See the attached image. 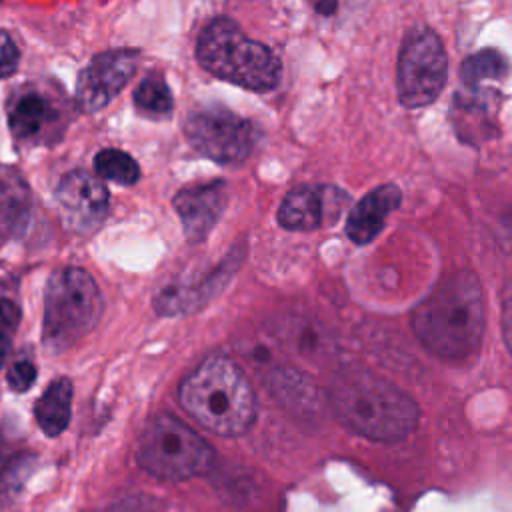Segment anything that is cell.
<instances>
[{
    "mask_svg": "<svg viewBox=\"0 0 512 512\" xmlns=\"http://www.w3.org/2000/svg\"><path fill=\"white\" fill-rule=\"evenodd\" d=\"M484 322L480 282L466 270L448 274L412 312L422 346L448 360L466 358L480 346Z\"/></svg>",
    "mask_w": 512,
    "mask_h": 512,
    "instance_id": "1",
    "label": "cell"
},
{
    "mask_svg": "<svg viewBox=\"0 0 512 512\" xmlns=\"http://www.w3.org/2000/svg\"><path fill=\"white\" fill-rule=\"evenodd\" d=\"M334 416L376 442H398L418 424L416 402L398 386L370 372H350L336 378L328 392Z\"/></svg>",
    "mask_w": 512,
    "mask_h": 512,
    "instance_id": "2",
    "label": "cell"
},
{
    "mask_svg": "<svg viewBox=\"0 0 512 512\" xmlns=\"http://www.w3.org/2000/svg\"><path fill=\"white\" fill-rule=\"evenodd\" d=\"M178 400L196 422L220 436L244 434L256 416L248 378L222 354L208 356L182 380Z\"/></svg>",
    "mask_w": 512,
    "mask_h": 512,
    "instance_id": "3",
    "label": "cell"
},
{
    "mask_svg": "<svg viewBox=\"0 0 512 512\" xmlns=\"http://www.w3.org/2000/svg\"><path fill=\"white\" fill-rule=\"evenodd\" d=\"M196 56L204 70L226 82L264 92L280 82V60L276 54L244 36L230 18L212 20L198 36Z\"/></svg>",
    "mask_w": 512,
    "mask_h": 512,
    "instance_id": "4",
    "label": "cell"
},
{
    "mask_svg": "<svg viewBox=\"0 0 512 512\" xmlns=\"http://www.w3.org/2000/svg\"><path fill=\"white\" fill-rule=\"evenodd\" d=\"M102 314V296L94 278L76 266L58 268L46 282L42 344L58 354L82 340Z\"/></svg>",
    "mask_w": 512,
    "mask_h": 512,
    "instance_id": "5",
    "label": "cell"
},
{
    "mask_svg": "<svg viewBox=\"0 0 512 512\" xmlns=\"http://www.w3.org/2000/svg\"><path fill=\"white\" fill-rule=\"evenodd\" d=\"M136 460L154 478L180 482L206 474L214 464V450L182 420L158 414L140 434Z\"/></svg>",
    "mask_w": 512,
    "mask_h": 512,
    "instance_id": "6",
    "label": "cell"
},
{
    "mask_svg": "<svg viewBox=\"0 0 512 512\" xmlns=\"http://www.w3.org/2000/svg\"><path fill=\"white\" fill-rule=\"evenodd\" d=\"M448 78V58L440 38L428 30H414L398 58V98L406 108L432 104Z\"/></svg>",
    "mask_w": 512,
    "mask_h": 512,
    "instance_id": "7",
    "label": "cell"
},
{
    "mask_svg": "<svg viewBox=\"0 0 512 512\" xmlns=\"http://www.w3.org/2000/svg\"><path fill=\"white\" fill-rule=\"evenodd\" d=\"M184 134L196 152L220 164L246 160L258 140L252 122L224 106H208L188 114Z\"/></svg>",
    "mask_w": 512,
    "mask_h": 512,
    "instance_id": "8",
    "label": "cell"
},
{
    "mask_svg": "<svg viewBox=\"0 0 512 512\" xmlns=\"http://www.w3.org/2000/svg\"><path fill=\"white\" fill-rule=\"evenodd\" d=\"M56 204L62 224L70 232L90 234L108 214V190L94 174L72 170L56 188Z\"/></svg>",
    "mask_w": 512,
    "mask_h": 512,
    "instance_id": "9",
    "label": "cell"
},
{
    "mask_svg": "<svg viewBox=\"0 0 512 512\" xmlns=\"http://www.w3.org/2000/svg\"><path fill=\"white\" fill-rule=\"evenodd\" d=\"M138 64V52L128 48L108 50L92 58L78 74L76 100L84 112L102 110L132 78Z\"/></svg>",
    "mask_w": 512,
    "mask_h": 512,
    "instance_id": "10",
    "label": "cell"
},
{
    "mask_svg": "<svg viewBox=\"0 0 512 512\" xmlns=\"http://www.w3.org/2000/svg\"><path fill=\"white\" fill-rule=\"evenodd\" d=\"M348 194L336 186H298L286 194L278 210V222L286 230H316L324 224H332L344 206Z\"/></svg>",
    "mask_w": 512,
    "mask_h": 512,
    "instance_id": "11",
    "label": "cell"
},
{
    "mask_svg": "<svg viewBox=\"0 0 512 512\" xmlns=\"http://www.w3.org/2000/svg\"><path fill=\"white\" fill-rule=\"evenodd\" d=\"M244 256V248H234L216 268L198 276L194 280L174 282L162 288L154 298V308L158 314L174 316V314H188L200 306H204L210 298H214L226 282L232 278L236 268L240 266Z\"/></svg>",
    "mask_w": 512,
    "mask_h": 512,
    "instance_id": "12",
    "label": "cell"
},
{
    "mask_svg": "<svg viewBox=\"0 0 512 512\" xmlns=\"http://www.w3.org/2000/svg\"><path fill=\"white\" fill-rule=\"evenodd\" d=\"M228 204V186L224 180L182 188L174 196V208L180 216L184 236L190 244L202 242L220 220Z\"/></svg>",
    "mask_w": 512,
    "mask_h": 512,
    "instance_id": "13",
    "label": "cell"
},
{
    "mask_svg": "<svg viewBox=\"0 0 512 512\" xmlns=\"http://www.w3.org/2000/svg\"><path fill=\"white\" fill-rule=\"evenodd\" d=\"M60 124L62 116L54 102L32 86L20 88L8 102V126L20 142H48Z\"/></svg>",
    "mask_w": 512,
    "mask_h": 512,
    "instance_id": "14",
    "label": "cell"
},
{
    "mask_svg": "<svg viewBox=\"0 0 512 512\" xmlns=\"http://www.w3.org/2000/svg\"><path fill=\"white\" fill-rule=\"evenodd\" d=\"M402 192L396 184H382L368 192L348 214L346 234L356 244H368L382 230L386 216L398 208Z\"/></svg>",
    "mask_w": 512,
    "mask_h": 512,
    "instance_id": "15",
    "label": "cell"
},
{
    "mask_svg": "<svg viewBox=\"0 0 512 512\" xmlns=\"http://www.w3.org/2000/svg\"><path fill=\"white\" fill-rule=\"evenodd\" d=\"M32 196L26 180L14 168L0 170V236L14 238L30 220Z\"/></svg>",
    "mask_w": 512,
    "mask_h": 512,
    "instance_id": "16",
    "label": "cell"
},
{
    "mask_svg": "<svg viewBox=\"0 0 512 512\" xmlns=\"http://www.w3.org/2000/svg\"><path fill=\"white\" fill-rule=\"evenodd\" d=\"M72 382L68 378L54 380L36 400L34 416L46 436L62 434L72 416Z\"/></svg>",
    "mask_w": 512,
    "mask_h": 512,
    "instance_id": "17",
    "label": "cell"
},
{
    "mask_svg": "<svg viewBox=\"0 0 512 512\" xmlns=\"http://www.w3.org/2000/svg\"><path fill=\"white\" fill-rule=\"evenodd\" d=\"M34 454L14 444L0 442V504L10 502L32 470Z\"/></svg>",
    "mask_w": 512,
    "mask_h": 512,
    "instance_id": "18",
    "label": "cell"
},
{
    "mask_svg": "<svg viewBox=\"0 0 512 512\" xmlns=\"http://www.w3.org/2000/svg\"><path fill=\"white\" fill-rule=\"evenodd\" d=\"M508 70V60L498 50L488 48L468 56L460 66V76L468 88L476 90L482 80H502Z\"/></svg>",
    "mask_w": 512,
    "mask_h": 512,
    "instance_id": "19",
    "label": "cell"
},
{
    "mask_svg": "<svg viewBox=\"0 0 512 512\" xmlns=\"http://www.w3.org/2000/svg\"><path fill=\"white\" fill-rule=\"evenodd\" d=\"M134 104L148 116H164L172 110V92L162 74H148L134 90Z\"/></svg>",
    "mask_w": 512,
    "mask_h": 512,
    "instance_id": "20",
    "label": "cell"
},
{
    "mask_svg": "<svg viewBox=\"0 0 512 512\" xmlns=\"http://www.w3.org/2000/svg\"><path fill=\"white\" fill-rule=\"evenodd\" d=\"M94 168L102 178L118 182L122 186H130L140 178V168L136 160L116 148H106L98 152L94 158Z\"/></svg>",
    "mask_w": 512,
    "mask_h": 512,
    "instance_id": "21",
    "label": "cell"
},
{
    "mask_svg": "<svg viewBox=\"0 0 512 512\" xmlns=\"http://www.w3.org/2000/svg\"><path fill=\"white\" fill-rule=\"evenodd\" d=\"M20 322V308L10 298H0V368L12 346V336Z\"/></svg>",
    "mask_w": 512,
    "mask_h": 512,
    "instance_id": "22",
    "label": "cell"
},
{
    "mask_svg": "<svg viewBox=\"0 0 512 512\" xmlns=\"http://www.w3.org/2000/svg\"><path fill=\"white\" fill-rule=\"evenodd\" d=\"M36 364L30 360V358H18L12 362V366L8 368L6 372V380H8V386L14 390V392H26L34 380H36Z\"/></svg>",
    "mask_w": 512,
    "mask_h": 512,
    "instance_id": "23",
    "label": "cell"
},
{
    "mask_svg": "<svg viewBox=\"0 0 512 512\" xmlns=\"http://www.w3.org/2000/svg\"><path fill=\"white\" fill-rule=\"evenodd\" d=\"M18 48L8 32H0V78H8L18 68Z\"/></svg>",
    "mask_w": 512,
    "mask_h": 512,
    "instance_id": "24",
    "label": "cell"
},
{
    "mask_svg": "<svg viewBox=\"0 0 512 512\" xmlns=\"http://www.w3.org/2000/svg\"><path fill=\"white\" fill-rule=\"evenodd\" d=\"M502 332L508 350L512 352V284L506 288L504 304H502Z\"/></svg>",
    "mask_w": 512,
    "mask_h": 512,
    "instance_id": "25",
    "label": "cell"
},
{
    "mask_svg": "<svg viewBox=\"0 0 512 512\" xmlns=\"http://www.w3.org/2000/svg\"><path fill=\"white\" fill-rule=\"evenodd\" d=\"M312 4L316 8V12L324 14V16L334 14L336 8H338V0H312Z\"/></svg>",
    "mask_w": 512,
    "mask_h": 512,
    "instance_id": "26",
    "label": "cell"
},
{
    "mask_svg": "<svg viewBox=\"0 0 512 512\" xmlns=\"http://www.w3.org/2000/svg\"><path fill=\"white\" fill-rule=\"evenodd\" d=\"M0 2H2V0H0Z\"/></svg>",
    "mask_w": 512,
    "mask_h": 512,
    "instance_id": "27",
    "label": "cell"
}]
</instances>
